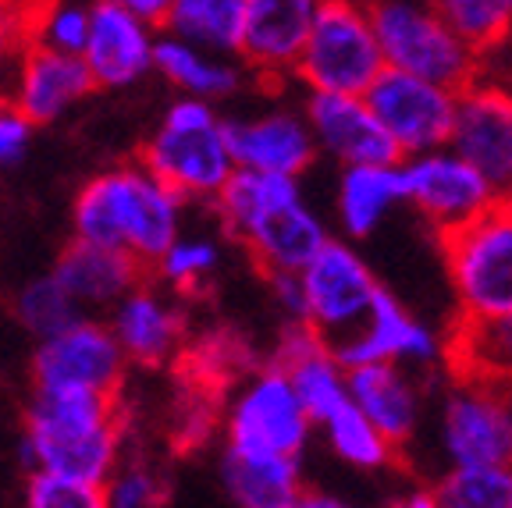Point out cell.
Returning <instances> with one entry per match:
<instances>
[{
  "mask_svg": "<svg viewBox=\"0 0 512 508\" xmlns=\"http://www.w3.org/2000/svg\"><path fill=\"white\" fill-rule=\"evenodd\" d=\"M217 221L264 270V278L296 274L324 242L328 224L310 207L299 178L235 171L214 199Z\"/></svg>",
  "mask_w": 512,
  "mask_h": 508,
  "instance_id": "obj_1",
  "label": "cell"
},
{
  "mask_svg": "<svg viewBox=\"0 0 512 508\" xmlns=\"http://www.w3.org/2000/svg\"><path fill=\"white\" fill-rule=\"evenodd\" d=\"M185 203L143 164H121L89 178L75 196V242L128 253L143 270L182 235Z\"/></svg>",
  "mask_w": 512,
  "mask_h": 508,
  "instance_id": "obj_2",
  "label": "cell"
},
{
  "mask_svg": "<svg viewBox=\"0 0 512 508\" xmlns=\"http://www.w3.org/2000/svg\"><path fill=\"white\" fill-rule=\"evenodd\" d=\"M22 462L29 473L104 487L121 466L118 395L32 391L25 413Z\"/></svg>",
  "mask_w": 512,
  "mask_h": 508,
  "instance_id": "obj_3",
  "label": "cell"
},
{
  "mask_svg": "<svg viewBox=\"0 0 512 508\" xmlns=\"http://www.w3.org/2000/svg\"><path fill=\"white\" fill-rule=\"evenodd\" d=\"M139 164L182 203H214L217 192L235 175L228 121L214 104L182 96L164 111L160 125L146 139Z\"/></svg>",
  "mask_w": 512,
  "mask_h": 508,
  "instance_id": "obj_4",
  "label": "cell"
},
{
  "mask_svg": "<svg viewBox=\"0 0 512 508\" xmlns=\"http://www.w3.org/2000/svg\"><path fill=\"white\" fill-rule=\"evenodd\" d=\"M367 8L384 68L438 82L456 93L480 79L484 57L448 29L431 0H367Z\"/></svg>",
  "mask_w": 512,
  "mask_h": 508,
  "instance_id": "obj_5",
  "label": "cell"
},
{
  "mask_svg": "<svg viewBox=\"0 0 512 508\" xmlns=\"http://www.w3.org/2000/svg\"><path fill=\"white\" fill-rule=\"evenodd\" d=\"M459 320L512 317V196L438 239Z\"/></svg>",
  "mask_w": 512,
  "mask_h": 508,
  "instance_id": "obj_6",
  "label": "cell"
},
{
  "mask_svg": "<svg viewBox=\"0 0 512 508\" xmlns=\"http://www.w3.org/2000/svg\"><path fill=\"white\" fill-rule=\"evenodd\" d=\"M384 72L367 0H320L292 79L306 93L363 96Z\"/></svg>",
  "mask_w": 512,
  "mask_h": 508,
  "instance_id": "obj_7",
  "label": "cell"
},
{
  "mask_svg": "<svg viewBox=\"0 0 512 508\" xmlns=\"http://www.w3.org/2000/svg\"><path fill=\"white\" fill-rule=\"evenodd\" d=\"M296 278V320L317 331L328 345L345 342L367 320L381 281L374 278L370 263L345 239H328Z\"/></svg>",
  "mask_w": 512,
  "mask_h": 508,
  "instance_id": "obj_8",
  "label": "cell"
},
{
  "mask_svg": "<svg viewBox=\"0 0 512 508\" xmlns=\"http://www.w3.org/2000/svg\"><path fill=\"white\" fill-rule=\"evenodd\" d=\"M313 420L278 366L267 363L246 377L224 409V448L249 455L303 459L313 437Z\"/></svg>",
  "mask_w": 512,
  "mask_h": 508,
  "instance_id": "obj_9",
  "label": "cell"
},
{
  "mask_svg": "<svg viewBox=\"0 0 512 508\" xmlns=\"http://www.w3.org/2000/svg\"><path fill=\"white\" fill-rule=\"evenodd\" d=\"M448 466H512V384L463 377L441 405Z\"/></svg>",
  "mask_w": 512,
  "mask_h": 508,
  "instance_id": "obj_10",
  "label": "cell"
},
{
  "mask_svg": "<svg viewBox=\"0 0 512 508\" xmlns=\"http://www.w3.org/2000/svg\"><path fill=\"white\" fill-rule=\"evenodd\" d=\"M363 100H367L381 132L388 135V143L395 146L399 160L448 146L459 100L456 89L384 68L374 79V86L363 93Z\"/></svg>",
  "mask_w": 512,
  "mask_h": 508,
  "instance_id": "obj_11",
  "label": "cell"
},
{
  "mask_svg": "<svg viewBox=\"0 0 512 508\" xmlns=\"http://www.w3.org/2000/svg\"><path fill=\"white\" fill-rule=\"evenodd\" d=\"M399 175L406 207L424 217L438 239L470 224L502 199L477 167H470L448 146L399 160Z\"/></svg>",
  "mask_w": 512,
  "mask_h": 508,
  "instance_id": "obj_12",
  "label": "cell"
},
{
  "mask_svg": "<svg viewBox=\"0 0 512 508\" xmlns=\"http://www.w3.org/2000/svg\"><path fill=\"white\" fill-rule=\"evenodd\" d=\"M128 359L107 324L75 320L32 352V391H93L118 395Z\"/></svg>",
  "mask_w": 512,
  "mask_h": 508,
  "instance_id": "obj_13",
  "label": "cell"
},
{
  "mask_svg": "<svg viewBox=\"0 0 512 508\" xmlns=\"http://www.w3.org/2000/svg\"><path fill=\"white\" fill-rule=\"evenodd\" d=\"M448 150L495 185L498 196L512 192V93L498 82L477 79L459 89Z\"/></svg>",
  "mask_w": 512,
  "mask_h": 508,
  "instance_id": "obj_14",
  "label": "cell"
},
{
  "mask_svg": "<svg viewBox=\"0 0 512 508\" xmlns=\"http://www.w3.org/2000/svg\"><path fill=\"white\" fill-rule=\"evenodd\" d=\"M331 352H335L345 370L392 363V366H406V370L416 374V370H427V366L445 356V342H441L424 320L413 317L388 288H381L367 320L345 342L331 345Z\"/></svg>",
  "mask_w": 512,
  "mask_h": 508,
  "instance_id": "obj_15",
  "label": "cell"
},
{
  "mask_svg": "<svg viewBox=\"0 0 512 508\" xmlns=\"http://www.w3.org/2000/svg\"><path fill=\"white\" fill-rule=\"evenodd\" d=\"M299 111L310 125L317 157H328L331 164H338V171L342 167L399 164V153L381 132L363 96L306 93Z\"/></svg>",
  "mask_w": 512,
  "mask_h": 508,
  "instance_id": "obj_16",
  "label": "cell"
},
{
  "mask_svg": "<svg viewBox=\"0 0 512 508\" xmlns=\"http://www.w3.org/2000/svg\"><path fill=\"white\" fill-rule=\"evenodd\" d=\"M320 0H242L239 64L264 82H288Z\"/></svg>",
  "mask_w": 512,
  "mask_h": 508,
  "instance_id": "obj_17",
  "label": "cell"
},
{
  "mask_svg": "<svg viewBox=\"0 0 512 508\" xmlns=\"http://www.w3.org/2000/svg\"><path fill=\"white\" fill-rule=\"evenodd\" d=\"M157 32L160 29L111 0H93L86 47L79 54L93 79V89H128L146 72H153Z\"/></svg>",
  "mask_w": 512,
  "mask_h": 508,
  "instance_id": "obj_18",
  "label": "cell"
},
{
  "mask_svg": "<svg viewBox=\"0 0 512 508\" xmlns=\"http://www.w3.org/2000/svg\"><path fill=\"white\" fill-rule=\"evenodd\" d=\"M228 146H232L235 171L303 178L317 164V146L299 107H271V111L228 121Z\"/></svg>",
  "mask_w": 512,
  "mask_h": 508,
  "instance_id": "obj_19",
  "label": "cell"
},
{
  "mask_svg": "<svg viewBox=\"0 0 512 508\" xmlns=\"http://www.w3.org/2000/svg\"><path fill=\"white\" fill-rule=\"evenodd\" d=\"M89 93H93V79H89L82 57L57 54V50L36 47V43H25L15 75L8 82L11 104L29 118L32 128L64 118Z\"/></svg>",
  "mask_w": 512,
  "mask_h": 508,
  "instance_id": "obj_20",
  "label": "cell"
},
{
  "mask_svg": "<svg viewBox=\"0 0 512 508\" xmlns=\"http://www.w3.org/2000/svg\"><path fill=\"white\" fill-rule=\"evenodd\" d=\"M271 363L288 377L313 427L349 402V370L338 363L331 345L299 320L281 331Z\"/></svg>",
  "mask_w": 512,
  "mask_h": 508,
  "instance_id": "obj_21",
  "label": "cell"
},
{
  "mask_svg": "<svg viewBox=\"0 0 512 508\" xmlns=\"http://www.w3.org/2000/svg\"><path fill=\"white\" fill-rule=\"evenodd\" d=\"M349 402L381 430L395 448H406L420 430L424 388L413 370L392 363L349 370Z\"/></svg>",
  "mask_w": 512,
  "mask_h": 508,
  "instance_id": "obj_22",
  "label": "cell"
},
{
  "mask_svg": "<svg viewBox=\"0 0 512 508\" xmlns=\"http://www.w3.org/2000/svg\"><path fill=\"white\" fill-rule=\"evenodd\" d=\"M111 334L121 356L139 366L168 363L182 345V313L178 306L150 285H136L111 306Z\"/></svg>",
  "mask_w": 512,
  "mask_h": 508,
  "instance_id": "obj_23",
  "label": "cell"
},
{
  "mask_svg": "<svg viewBox=\"0 0 512 508\" xmlns=\"http://www.w3.org/2000/svg\"><path fill=\"white\" fill-rule=\"evenodd\" d=\"M57 285L72 295L79 310L96 306V310H111L136 285H143L146 270L139 267L128 253L104 246H89V242H72L64 249L61 260L50 270Z\"/></svg>",
  "mask_w": 512,
  "mask_h": 508,
  "instance_id": "obj_24",
  "label": "cell"
},
{
  "mask_svg": "<svg viewBox=\"0 0 512 508\" xmlns=\"http://www.w3.org/2000/svg\"><path fill=\"white\" fill-rule=\"evenodd\" d=\"M399 164L342 167L335 182V224L345 242L370 239L402 207Z\"/></svg>",
  "mask_w": 512,
  "mask_h": 508,
  "instance_id": "obj_25",
  "label": "cell"
},
{
  "mask_svg": "<svg viewBox=\"0 0 512 508\" xmlns=\"http://www.w3.org/2000/svg\"><path fill=\"white\" fill-rule=\"evenodd\" d=\"M153 72L164 75V82H171L185 100H203V104L228 100L246 82V68L239 64V57L210 54V50L192 47V43L164 36V32H157Z\"/></svg>",
  "mask_w": 512,
  "mask_h": 508,
  "instance_id": "obj_26",
  "label": "cell"
},
{
  "mask_svg": "<svg viewBox=\"0 0 512 508\" xmlns=\"http://www.w3.org/2000/svg\"><path fill=\"white\" fill-rule=\"evenodd\" d=\"M217 473L235 508H285L303 487V459H281V455H249L224 448Z\"/></svg>",
  "mask_w": 512,
  "mask_h": 508,
  "instance_id": "obj_27",
  "label": "cell"
},
{
  "mask_svg": "<svg viewBox=\"0 0 512 508\" xmlns=\"http://www.w3.org/2000/svg\"><path fill=\"white\" fill-rule=\"evenodd\" d=\"M160 32L210 54L239 57L242 0H171Z\"/></svg>",
  "mask_w": 512,
  "mask_h": 508,
  "instance_id": "obj_28",
  "label": "cell"
},
{
  "mask_svg": "<svg viewBox=\"0 0 512 508\" xmlns=\"http://www.w3.org/2000/svg\"><path fill=\"white\" fill-rule=\"evenodd\" d=\"M452 363L463 377L512 384V317L459 320Z\"/></svg>",
  "mask_w": 512,
  "mask_h": 508,
  "instance_id": "obj_29",
  "label": "cell"
},
{
  "mask_svg": "<svg viewBox=\"0 0 512 508\" xmlns=\"http://www.w3.org/2000/svg\"><path fill=\"white\" fill-rule=\"evenodd\" d=\"M324 441H328L331 455L345 466L360 469V473H381L399 459V448L367 420L352 402H345L342 409L317 423Z\"/></svg>",
  "mask_w": 512,
  "mask_h": 508,
  "instance_id": "obj_30",
  "label": "cell"
},
{
  "mask_svg": "<svg viewBox=\"0 0 512 508\" xmlns=\"http://www.w3.org/2000/svg\"><path fill=\"white\" fill-rule=\"evenodd\" d=\"M89 8H93V0H29L25 4V36L36 47L79 57L86 47Z\"/></svg>",
  "mask_w": 512,
  "mask_h": 508,
  "instance_id": "obj_31",
  "label": "cell"
},
{
  "mask_svg": "<svg viewBox=\"0 0 512 508\" xmlns=\"http://www.w3.org/2000/svg\"><path fill=\"white\" fill-rule=\"evenodd\" d=\"M434 11L480 57L512 36V0H431Z\"/></svg>",
  "mask_w": 512,
  "mask_h": 508,
  "instance_id": "obj_32",
  "label": "cell"
},
{
  "mask_svg": "<svg viewBox=\"0 0 512 508\" xmlns=\"http://www.w3.org/2000/svg\"><path fill=\"white\" fill-rule=\"evenodd\" d=\"M434 494L441 508H512V466H448Z\"/></svg>",
  "mask_w": 512,
  "mask_h": 508,
  "instance_id": "obj_33",
  "label": "cell"
},
{
  "mask_svg": "<svg viewBox=\"0 0 512 508\" xmlns=\"http://www.w3.org/2000/svg\"><path fill=\"white\" fill-rule=\"evenodd\" d=\"M15 317L32 338H54L64 327H72L75 320H82L79 306L72 302V295L57 285L54 274L32 278L22 285V292L15 295Z\"/></svg>",
  "mask_w": 512,
  "mask_h": 508,
  "instance_id": "obj_34",
  "label": "cell"
},
{
  "mask_svg": "<svg viewBox=\"0 0 512 508\" xmlns=\"http://www.w3.org/2000/svg\"><path fill=\"white\" fill-rule=\"evenodd\" d=\"M221 263V246L207 235H178L164 256L153 263L157 278L175 292H196L207 285V278Z\"/></svg>",
  "mask_w": 512,
  "mask_h": 508,
  "instance_id": "obj_35",
  "label": "cell"
},
{
  "mask_svg": "<svg viewBox=\"0 0 512 508\" xmlns=\"http://www.w3.org/2000/svg\"><path fill=\"white\" fill-rule=\"evenodd\" d=\"M25 508H107V501L104 487L96 484H79V480L54 477V473H29Z\"/></svg>",
  "mask_w": 512,
  "mask_h": 508,
  "instance_id": "obj_36",
  "label": "cell"
},
{
  "mask_svg": "<svg viewBox=\"0 0 512 508\" xmlns=\"http://www.w3.org/2000/svg\"><path fill=\"white\" fill-rule=\"evenodd\" d=\"M164 480L146 462H121L104 484L107 508H160Z\"/></svg>",
  "mask_w": 512,
  "mask_h": 508,
  "instance_id": "obj_37",
  "label": "cell"
},
{
  "mask_svg": "<svg viewBox=\"0 0 512 508\" xmlns=\"http://www.w3.org/2000/svg\"><path fill=\"white\" fill-rule=\"evenodd\" d=\"M25 43V4L22 0H0V93H8V82L15 75V64L22 57Z\"/></svg>",
  "mask_w": 512,
  "mask_h": 508,
  "instance_id": "obj_38",
  "label": "cell"
},
{
  "mask_svg": "<svg viewBox=\"0 0 512 508\" xmlns=\"http://www.w3.org/2000/svg\"><path fill=\"white\" fill-rule=\"evenodd\" d=\"M32 143V125L8 93H0V167H11L25 157Z\"/></svg>",
  "mask_w": 512,
  "mask_h": 508,
  "instance_id": "obj_39",
  "label": "cell"
},
{
  "mask_svg": "<svg viewBox=\"0 0 512 508\" xmlns=\"http://www.w3.org/2000/svg\"><path fill=\"white\" fill-rule=\"evenodd\" d=\"M285 508H356L352 501L338 498L331 491H317V487H299V494L288 501Z\"/></svg>",
  "mask_w": 512,
  "mask_h": 508,
  "instance_id": "obj_40",
  "label": "cell"
},
{
  "mask_svg": "<svg viewBox=\"0 0 512 508\" xmlns=\"http://www.w3.org/2000/svg\"><path fill=\"white\" fill-rule=\"evenodd\" d=\"M111 4L132 11L136 18L150 22L153 29H160V22H164V15H168V8H171V0H111Z\"/></svg>",
  "mask_w": 512,
  "mask_h": 508,
  "instance_id": "obj_41",
  "label": "cell"
},
{
  "mask_svg": "<svg viewBox=\"0 0 512 508\" xmlns=\"http://www.w3.org/2000/svg\"><path fill=\"white\" fill-rule=\"evenodd\" d=\"M392 508H441V501L434 487H409L392 501Z\"/></svg>",
  "mask_w": 512,
  "mask_h": 508,
  "instance_id": "obj_42",
  "label": "cell"
},
{
  "mask_svg": "<svg viewBox=\"0 0 512 508\" xmlns=\"http://www.w3.org/2000/svg\"><path fill=\"white\" fill-rule=\"evenodd\" d=\"M22 4H29V0H22Z\"/></svg>",
  "mask_w": 512,
  "mask_h": 508,
  "instance_id": "obj_43",
  "label": "cell"
},
{
  "mask_svg": "<svg viewBox=\"0 0 512 508\" xmlns=\"http://www.w3.org/2000/svg\"><path fill=\"white\" fill-rule=\"evenodd\" d=\"M509 196H512V192H509Z\"/></svg>",
  "mask_w": 512,
  "mask_h": 508,
  "instance_id": "obj_44",
  "label": "cell"
}]
</instances>
